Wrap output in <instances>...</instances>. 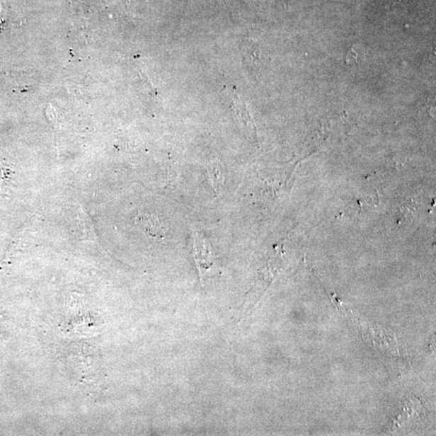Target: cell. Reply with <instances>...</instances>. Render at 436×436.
I'll list each match as a JSON object with an SVG mask.
<instances>
[{
  "label": "cell",
  "instance_id": "obj_1",
  "mask_svg": "<svg viewBox=\"0 0 436 436\" xmlns=\"http://www.w3.org/2000/svg\"><path fill=\"white\" fill-rule=\"evenodd\" d=\"M192 233L193 237V255L200 281L203 285L204 280L217 270V258L207 239L195 228L192 229Z\"/></svg>",
  "mask_w": 436,
  "mask_h": 436
},
{
  "label": "cell",
  "instance_id": "obj_2",
  "mask_svg": "<svg viewBox=\"0 0 436 436\" xmlns=\"http://www.w3.org/2000/svg\"><path fill=\"white\" fill-rule=\"evenodd\" d=\"M207 172L212 188L217 196H220L224 192L225 186L226 175L223 166L219 162L211 161L207 165Z\"/></svg>",
  "mask_w": 436,
  "mask_h": 436
}]
</instances>
